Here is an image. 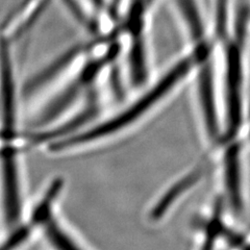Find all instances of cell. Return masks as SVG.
Wrapping results in <instances>:
<instances>
[{"label":"cell","mask_w":250,"mask_h":250,"mask_svg":"<svg viewBox=\"0 0 250 250\" xmlns=\"http://www.w3.org/2000/svg\"><path fill=\"white\" fill-rule=\"evenodd\" d=\"M17 148L7 143L2 149V199L7 224L19 225L23 213L22 177Z\"/></svg>","instance_id":"3"},{"label":"cell","mask_w":250,"mask_h":250,"mask_svg":"<svg viewBox=\"0 0 250 250\" xmlns=\"http://www.w3.org/2000/svg\"><path fill=\"white\" fill-rule=\"evenodd\" d=\"M199 178H200V173L197 171H195L193 173L184 177L182 181H179L173 187H171L168 193L164 195V196L160 199V202L156 203V206L153 208L152 217L161 218L164 214H165V212H167V209H169V208L173 205L175 199H177L186 191L189 190Z\"/></svg>","instance_id":"5"},{"label":"cell","mask_w":250,"mask_h":250,"mask_svg":"<svg viewBox=\"0 0 250 250\" xmlns=\"http://www.w3.org/2000/svg\"><path fill=\"white\" fill-rule=\"evenodd\" d=\"M198 53L196 96L200 119L210 143L219 144L223 141V109L210 44L200 46Z\"/></svg>","instance_id":"2"},{"label":"cell","mask_w":250,"mask_h":250,"mask_svg":"<svg viewBox=\"0 0 250 250\" xmlns=\"http://www.w3.org/2000/svg\"><path fill=\"white\" fill-rule=\"evenodd\" d=\"M197 62L196 54L192 52L190 56L176 62L166 74L160 78L158 83L143 93V95H141L135 103L127 105L112 118L92 124L88 128L78 132L73 137L51 144V148L57 151L73 149V148L94 144L99 140L111 138L122 130L127 129L168 96L171 91L176 88L179 83L185 80L188 74L197 66Z\"/></svg>","instance_id":"1"},{"label":"cell","mask_w":250,"mask_h":250,"mask_svg":"<svg viewBox=\"0 0 250 250\" xmlns=\"http://www.w3.org/2000/svg\"><path fill=\"white\" fill-rule=\"evenodd\" d=\"M40 226L47 243L53 250H85L53 215L44 220Z\"/></svg>","instance_id":"4"},{"label":"cell","mask_w":250,"mask_h":250,"mask_svg":"<svg viewBox=\"0 0 250 250\" xmlns=\"http://www.w3.org/2000/svg\"><path fill=\"white\" fill-rule=\"evenodd\" d=\"M154 1H155V0H147V3H148V5L150 6Z\"/></svg>","instance_id":"6"}]
</instances>
